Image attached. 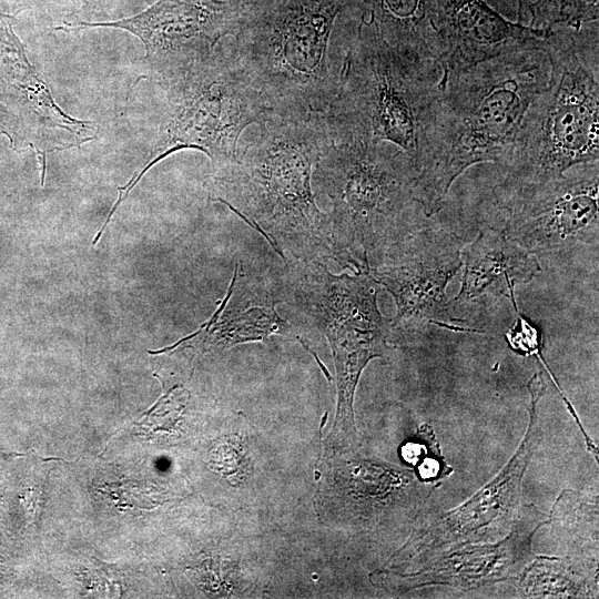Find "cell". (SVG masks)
Wrapping results in <instances>:
<instances>
[{"label":"cell","instance_id":"14","mask_svg":"<svg viewBox=\"0 0 599 599\" xmlns=\"http://www.w3.org/2000/svg\"><path fill=\"white\" fill-rule=\"evenodd\" d=\"M547 517L536 507H522L512 529L497 542L464 544L446 549L408 573H385L400 592L427 586L474 589L511 580L521 575L534 558L531 540Z\"/></svg>","mask_w":599,"mask_h":599},{"label":"cell","instance_id":"5","mask_svg":"<svg viewBox=\"0 0 599 599\" xmlns=\"http://www.w3.org/2000/svg\"><path fill=\"white\" fill-rule=\"evenodd\" d=\"M547 87L527 109L502 167L506 185L540 183L599 159L598 21L556 26L544 40Z\"/></svg>","mask_w":599,"mask_h":599},{"label":"cell","instance_id":"15","mask_svg":"<svg viewBox=\"0 0 599 599\" xmlns=\"http://www.w3.org/2000/svg\"><path fill=\"white\" fill-rule=\"evenodd\" d=\"M443 73L457 72L505 51L540 44L550 30L511 22L485 0H434Z\"/></svg>","mask_w":599,"mask_h":599},{"label":"cell","instance_id":"17","mask_svg":"<svg viewBox=\"0 0 599 599\" xmlns=\"http://www.w3.org/2000/svg\"><path fill=\"white\" fill-rule=\"evenodd\" d=\"M281 302L277 282L252 277L236 265L227 294L201 326L204 338L213 335L217 345L230 347L287 333L291 326L276 311Z\"/></svg>","mask_w":599,"mask_h":599},{"label":"cell","instance_id":"19","mask_svg":"<svg viewBox=\"0 0 599 599\" xmlns=\"http://www.w3.org/2000/svg\"><path fill=\"white\" fill-rule=\"evenodd\" d=\"M519 577L529 597H575L587 580L570 561L544 556L531 560Z\"/></svg>","mask_w":599,"mask_h":599},{"label":"cell","instance_id":"7","mask_svg":"<svg viewBox=\"0 0 599 599\" xmlns=\"http://www.w3.org/2000/svg\"><path fill=\"white\" fill-rule=\"evenodd\" d=\"M160 99L155 113L154 145L146 172L183 149H196L214 171L229 165L238 150L241 133L272 116L232 49L216 47L204 61L164 79H156Z\"/></svg>","mask_w":599,"mask_h":599},{"label":"cell","instance_id":"10","mask_svg":"<svg viewBox=\"0 0 599 599\" xmlns=\"http://www.w3.org/2000/svg\"><path fill=\"white\" fill-rule=\"evenodd\" d=\"M527 387L530 395L529 424L507 465L463 505L435 516L413 532L394 555V562L426 564L446 549L464 544L493 542L512 529L522 509V477L541 439L538 404L547 387L544 375L536 373Z\"/></svg>","mask_w":599,"mask_h":599},{"label":"cell","instance_id":"22","mask_svg":"<svg viewBox=\"0 0 599 599\" xmlns=\"http://www.w3.org/2000/svg\"><path fill=\"white\" fill-rule=\"evenodd\" d=\"M598 18L599 0H568L560 26L580 28Z\"/></svg>","mask_w":599,"mask_h":599},{"label":"cell","instance_id":"18","mask_svg":"<svg viewBox=\"0 0 599 599\" xmlns=\"http://www.w3.org/2000/svg\"><path fill=\"white\" fill-rule=\"evenodd\" d=\"M359 16L374 24L384 41L418 59L439 62L434 0H353Z\"/></svg>","mask_w":599,"mask_h":599},{"label":"cell","instance_id":"9","mask_svg":"<svg viewBox=\"0 0 599 599\" xmlns=\"http://www.w3.org/2000/svg\"><path fill=\"white\" fill-rule=\"evenodd\" d=\"M505 214V234L534 255L597 245L599 164H577L551 180L494 189Z\"/></svg>","mask_w":599,"mask_h":599},{"label":"cell","instance_id":"3","mask_svg":"<svg viewBox=\"0 0 599 599\" xmlns=\"http://www.w3.org/2000/svg\"><path fill=\"white\" fill-rule=\"evenodd\" d=\"M353 0H238L233 50L273 114L325 118L356 27L336 32ZM357 26V24H356Z\"/></svg>","mask_w":599,"mask_h":599},{"label":"cell","instance_id":"8","mask_svg":"<svg viewBox=\"0 0 599 599\" xmlns=\"http://www.w3.org/2000/svg\"><path fill=\"white\" fill-rule=\"evenodd\" d=\"M282 302L322 332L333 353L336 370V434L353 437L354 396L362 372L388 349L390 318L377 304L379 284L368 271L333 274L325 263L285 262L277 281Z\"/></svg>","mask_w":599,"mask_h":599},{"label":"cell","instance_id":"11","mask_svg":"<svg viewBox=\"0 0 599 599\" xmlns=\"http://www.w3.org/2000/svg\"><path fill=\"white\" fill-rule=\"evenodd\" d=\"M464 246L458 234L430 219L368 270L396 304L389 342L408 341L428 325L454 328L446 288L463 266Z\"/></svg>","mask_w":599,"mask_h":599},{"label":"cell","instance_id":"16","mask_svg":"<svg viewBox=\"0 0 599 599\" xmlns=\"http://www.w3.org/2000/svg\"><path fill=\"white\" fill-rule=\"evenodd\" d=\"M464 273L457 295L449 300L454 322L530 282L541 270L536 255L510 240L502 230L485 225L476 238L464 246Z\"/></svg>","mask_w":599,"mask_h":599},{"label":"cell","instance_id":"23","mask_svg":"<svg viewBox=\"0 0 599 599\" xmlns=\"http://www.w3.org/2000/svg\"><path fill=\"white\" fill-rule=\"evenodd\" d=\"M7 130V122H6V115L4 112L0 105V133H6Z\"/></svg>","mask_w":599,"mask_h":599},{"label":"cell","instance_id":"6","mask_svg":"<svg viewBox=\"0 0 599 599\" xmlns=\"http://www.w3.org/2000/svg\"><path fill=\"white\" fill-rule=\"evenodd\" d=\"M441 74L437 60L396 50L359 16L336 98L325 115L332 140L387 142L415 164Z\"/></svg>","mask_w":599,"mask_h":599},{"label":"cell","instance_id":"2","mask_svg":"<svg viewBox=\"0 0 599 599\" xmlns=\"http://www.w3.org/2000/svg\"><path fill=\"white\" fill-rule=\"evenodd\" d=\"M260 126L258 138L215 171L212 200L261 233L284 262L333 261L349 270L313 190L314 167L333 141L326 119L294 122L274 115Z\"/></svg>","mask_w":599,"mask_h":599},{"label":"cell","instance_id":"20","mask_svg":"<svg viewBox=\"0 0 599 599\" xmlns=\"http://www.w3.org/2000/svg\"><path fill=\"white\" fill-rule=\"evenodd\" d=\"M400 455L415 468V475L423 483L435 485L453 473L441 455L434 429L427 424L422 425L418 433L402 446Z\"/></svg>","mask_w":599,"mask_h":599},{"label":"cell","instance_id":"4","mask_svg":"<svg viewBox=\"0 0 599 599\" xmlns=\"http://www.w3.org/2000/svg\"><path fill=\"white\" fill-rule=\"evenodd\" d=\"M414 161L387 142L332 141L313 171V189L326 195L334 242L349 270L378 266L428 216L415 194Z\"/></svg>","mask_w":599,"mask_h":599},{"label":"cell","instance_id":"12","mask_svg":"<svg viewBox=\"0 0 599 599\" xmlns=\"http://www.w3.org/2000/svg\"><path fill=\"white\" fill-rule=\"evenodd\" d=\"M238 0H156L142 12L112 21H78L62 31L115 28L135 35L156 79L180 73L204 61L226 35H235Z\"/></svg>","mask_w":599,"mask_h":599},{"label":"cell","instance_id":"21","mask_svg":"<svg viewBox=\"0 0 599 599\" xmlns=\"http://www.w3.org/2000/svg\"><path fill=\"white\" fill-rule=\"evenodd\" d=\"M568 0H517V22L535 29L560 26Z\"/></svg>","mask_w":599,"mask_h":599},{"label":"cell","instance_id":"13","mask_svg":"<svg viewBox=\"0 0 599 599\" xmlns=\"http://www.w3.org/2000/svg\"><path fill=\"white\" fill-rule=\"evenodd\" d=\"M14 21L13 16L0 12V104L13 128L11 146L21 142L35 150L43 185L47 154L92 140L94 124L70 116L55 103L13 32Z\"/></svg>","mask_w":599,"mask_h":599},{"label":"cell","instance_id":"1","mask_svg":"<svg viewBox=\"0 0 599 599\" xmlns=\"http://www.w3.org/2000/svg\"><path fill=\"white\" fill-rule=\"evenodd\" d=\"M542 48L544 42L515 48L441 74L415 161V194L428 216L443 209L469 166L506 165L527 109L549 81Z\"/></svg>","mask_w":599,"mask_h":599}]
</instances>
